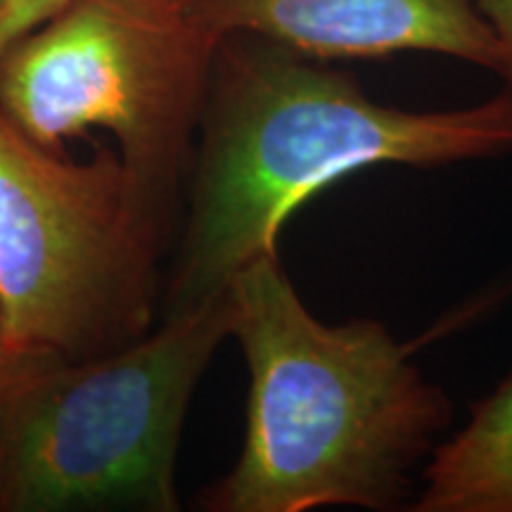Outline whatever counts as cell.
Instances as JSON below:
<instances>
[{
    "label": "cell",
    "mask_w": 512,
    "mask_h": 512,
    "mask_svg": "<svg viewBox=\"0 0 512 512\" xmlns=\"http://www.w3.org/2000/svg\"><path fill=\"white\" fill-rule=\"evenodd\" d=\"M512 155V88L460 110L382 105L328 60L221 38L197 133L162 318L221 297L297 209L370 166L437 169Z\"/></svg>",
    "instance_id": "1"
},
{
    "label": "cell",
    "mask_w": 512,
    "mask_h": 512,
    "mask_svg": "<svg viewBox=\"0 0 512 512\" xmlns=\"http://www.w3.org/2000/svg\"><path fill=\"white\" fill-rule=\"evenodd\" d=\"M249 370L240 456L197 503L207 512H387L411 498L451 401L387 325L318 320L278 252L230 280Z\"/></svg>",
    "instance_id": "2"
},
{
    "label": "cell",
    "mask_w": 512,
    "mask_h": 512,
    "mask_svg": "<svg viewBox=\"0 0 512 512\" xmlns=\"http://www.w3.org/2000/svg\"><path fill=\"white\" fill-rule=\"evenodd\" d=\"M233 323L226 290L114 354L0 349V512L181 510L185 415Z\"/></svg>",
    "instance_id": "3"
},
{
    "label": "cell",
    "mask_w": 512,
    "mask_h": 512,
    "mask_svg": "<svg viewBox=\"0 0 512 512\" xmlns=\"http://www.w3.org/2000/svg\"><path fill=\"white\" fill-rule=\"evenodd\" d=\"M171 240L114 147L76 162L0 112L3 349L98 358L150 335Z\"/></svg>",
    "instance_id": "4"
},
{
    "label": "cell",
    "mask_w": 512,
    "mask_h": 512,
    "mask_svg": "<svg viewBox=\"0 0 512 512\" xmlns=\"http://www.w3.org/2000/svg\"><path fill=\"white\" fill-rule=\"evenodd\" d=\"M219 43L181 0H67L0 57V112L50 150L105 128L176 238Z\"/></svg>",
    "instance_id": "5"
},
{
    "label": "cell",
    "mask_w": 512,
    "mask_h": 512,
    "mask_svg": "<svg viewBox=\"0 0 512 512\" xmlns=\"http://www.w3.org/2000/svg\"><path fill=\"white\" fill-rule=\"evenodd\" d=\"M211 36L252 34L318 60L434 53L508 81V55L477 0H181Z\"/></svg>",
    "instance_id": "6"
},
{
    "label": "cell",
    "mask_w": 512,
    "mask_h": 512,
    "mask_svg": "<svg viewBox=\"0 0 512 512\" xmlns=\"http://www.w3.org/2000/svg\"><path fill=\"white\" fill-rule=\"evenodd\" d=\"M413 512H512V370L434 446Z\"/></svg>",
    "instance_id": "7"
},
{
    "label": "cell",
    "mask_w": 512,
    "mask_h": 512,
    "mask_svg": "<svg viewBox=\"0 0 512 512\" xmlns=\"http://www.w3.org/2000/svg\"><path fill=\"white\" fill-rule=\"evenodd\" d=\"M67 0H0V57L19 38L36 31L62 10Z\"/></svg>",
    "instance_id": "8"
},
{
    "label": "cell",
    "mask_w": 512,
    "mask_h": 512,
    "mask_svg": "<svg viewBox=\"0 0 512 512\" xmlns=\"http://www.w3.org/2000/svg\"><path fill=\"white\" fill-rule=\"evenodd\" d=\"M477 5L508 55L510 74L505 83L512 88V0H477Z\"/></svg>",
    "instance_id": "9"
},
{
    "label": "cell",
    "mask_w": 512,
    "mask_h": 512,
    "mask_svg": "<svg viewBox=\"0 0 512 512\" xmlns=\"http://www.w3.org/2000/svg\"><path fill=\"white\" fill-rule=\"evenodd\" d=\"M0 349H3V320H0Z\"/></svg>",
    "instance_id": "10"
}]
</instances>
